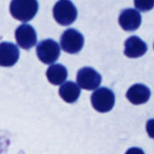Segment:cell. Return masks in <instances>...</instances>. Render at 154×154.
Instances as JSON below:
<instances>
[{
  "label": "cell",
  "instance_id": "1",
  "mask_svg": "<svg viewBox=\"0 0 154 154\" xmlns=\"http://www.w3.org/2000/svg\"><path fill=\"white\" fill-rule=\"evenodd\" d=\"M39 4L37 0H12L10 13L14 18L21 22L32 20L37 14Z\"/></svg>",
  "mask_w": 154,
  "mask_h": 154
},
{
  "label": "cell",
  "instance_id": "2",
  "mask_svg": "<svg viewBox=\"0 0 154 154\" xmlns=\"http://www.w3.org/2000/svg\"><path fill=\"white\" fill-rule=\"evenodd\" d=\"M52 13L55 21L64 26L71 24L78 17V10L70 0H59L53 6Z\"/></svg>",
  "mask_w": 154,
  "mask_h": 154
},
{
  "label": "cell",
  "instance_id": "3",
  "mask_svg": "<svg viewBox=\"0 0 154 154\" xmlns=\"http://www.w3.org/2000/svg\"><path fill=\"white\" fill-rule=\"evenodd\" d=\"M115 94L107 88H96L91 96V104L94 109L99 113H107L111 111L115 106Z\"/></svg>",
  "mask_w": 154,
  "mask_h": 154
},
{
  "label": "cell",
  "instance_id": "4",
  "mask_svg": "<svg viewBox=\"0 0 154 154\" xmlns=\"http://www.w3.org/2000/svg\"><path fill=\"white\" fill-rule=\"evenodd\" d=\"M36 53L42 63L52 64L60 57V47L56 41L46 39L38 43L36 46Z\"/></svg>",
  "mask_w": 154,
  "mask_h": 154
},
{
  "label": "cell",
  "instance_id": "5",
  "mask_svg": "<svg viewBox=\"0 0 154 154\" xmlns=\"http://www.w3.org/2000/svg\"><path fill=\"white\" fill-rule=\"evenodd\" d=\"M60 46L68 53H78L84 46V36L75 29H68L60 37Z\"/></svg>",
  "mask_w": 154,
  "mask_h": 154
},
{
  "label": "cell",
  "instance_id": "6",
  "mask_svg": "<svg viewBox=\"0 0 154 154\" xmlns=\"http://www.w3.org/2000/svg\"><path fill=\"white\" fill-rule=\"evenodd\" d=\"M102 81L101 75L90 67H84L78 71L77 82L80 88L86 90L97 88Z\"/></svg>",
  "mask_w": 154,
  "mask_h": 154
},
{
  "label": "cell",
  "instance_id": "7",
  "mask_svg": "<svg viewBox=\"0 0 154 154\" xmlns=\"http://www.w3.org/2000/svg\"><path fill=\"white\" fill-rule=\"evenodd\" d=\"M15 40L21 48L30 50L37 42V34L34 28L27 23H23L15 30Z\"/></svg>",
  "mask_w": 154,
  "mask_h": 154
},
{
  "label": "cell",
  "instance_id": "8",
  "mask_svg": "<svg viewBox=\"0 0 154 154\" xmlns=\"http://www.w3.org/2000/svg\"><path fill=\"white\" fill-rule=\"evenodd\" d=\"M118 22L125 31L134 32L140 27L142 23V15L138 10L127 8L121 12Z\"/></svg>",
  "mask_w": 154,
  "mask_h": 154
},
{
  "label": "cell",
  "instance_id": "9",
  "mask_svg": "<svg viewBox=\"0 0 154 154\" xmlns=\"http://www.w3.org/2000/svg\"><path fill=\"white\" fill-rule=\"evenodd\" d=\"M20 51L19 48L12 42L0 43V66L12 67L19 60Z\"/></svg>",
  "mask_w": 154,
  "mask_h": 154
},
{
  "label": "cell",
  "instance_id": "10",
  "mask_svg": "<svg viewBox=\"0 0 154 154\" xmlns=\"http://www.w3.org/2000/svg\"><path fill=\"white\" fill-rule=\"evenodd\" d=\"M148 50L147 44L138 36H131L125 42V54L131 59L143 56Z\"/></svg>",
  "mask_w": 154,
  "mask_h": 154
},
{
  "label": "cell",
  "instance_id": "11",
  "mask_svg": "<svg viewBox=\"0 0 154 154\" xmlns=\"http://www.w3.org/2000/svg\"><path fill=\"white\" fill-rule=\"evenodd\" d=\"M151 97L150 89L143 84H135L126 92L127 99L134 105H143L149 101Z\"/></svg>",
  "mask_w": 154,
  "mask_h": 154
},
{
  "label": "cell",
  "instance_id": "12",
  "mask_svg": "<svg viewBox=\"0 0 154 154\" xmlns=\"http://www.w3.org/2000/svg\"><path fill=\"white\" fill-rule=\"evenodd\" d=\"M59 94L60 97L67 103H75L80 96L79 87L73 81H68L63 83L59 88Z\"/></svg>",
  "mask_w": 154,
  "mask_h": 154
},
{
  "label": "cell",
  "instance_id": "13",
  "mask_svg": "<svg viewBox=\"0 0 154 154\" xmlns=\"http://www.w3.org/2000/svg\"><path fill=\"white\" fill-rule=\"evenodd\" d=\"M46 77L50 83L59 86L65 82L68 77V70L66 67L61 64H52L48 68L46 71Z\"/></svg>",
  "mask_w": 154,
  "mask_h": 154
},
{
  "label": "cell",
  "instance_id": "14",
  "mask_svg": "<svg viewBox=\"0 0 154 154\" xmlns=\"http://www.w3.org/2000/svg\"><path fill=\"white\" fill-rule=\"evenodd\" d=\"M134 5L138 10L146 12L153 8L154 0H134Z\"/></svg>",
  "mask_w": 154,
  "mask_h": 154
}]
</instances>
